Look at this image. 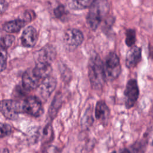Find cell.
<instances>
[{"mask_svg": "<svg viewBox=\"0 0 153 153\" xmlns=\"http://www.w3.org/2000/svg\"><path fill=\"white\" fill-rule=\"evenodd\" d=\"M56 85L57 81L54 77L48 76L44 78L38 87L41 97L45 100L49 98L55 90Z\"/></svg>", "mask_w": 153, "mask_h": 153, "instance_id": "9", "label": "cell"}, {"mask_svg": "<svg viewBox=\"0 0 153 153\" xmlns=\"http://www.w3.org/2000/svg\"><path fill=\"white\" fill-rule=\"evenodd\" d=\"M56 48L51 44H47L35 52L33 58L35 63L51 64L56 59Z\"/></svg>", "mask_w": 153, "mask_h": 153, "instance_id": "8", "label": "cell"}, {"mask_svg": "<svg viewBox=\"0 0 153 153\" xmlns=\"http://www.w3.org/2000/svg\"><path fill=\"white\" fill-rule=\"evenodd\" d=\"M62 102V96L59 94H57L55 97H54V99L51 104V106L49 109L48 114L49 116L51 119H53L57 114L59 109H60L61 105Z\"/></svg>", "mask_w": 153, "mask_h": 153, "instance_id": "17", "label": "cell"}, {"mask_svg": "<svg viewBox=\"0 0 153 153\" xmlns=\"http://www.w3.org/2000/svg\"><path fill=\"white\" fill-rule=\"evenodd\" d=\"M142 59V49L137 46H132L128 50L126 57V65L133 68L137 65Z\"/></svg>", "mask_w": 153, "mask_h": 153, "instance_id": "12", "label": "cell"}, {"mask_svg": "<svg viewBox=\"0 0 153 153\" xmlns=\"http://www.w3.org/2000/svg\"><path fill=\"white\" fill-rule=\"evenodd\" d=\"M106 81H112L117 79L121 71L118 56L114 52H110L103 63Z\"/></svg>", "mask_w": 153, "mask_h": 153, "instance_id": "3", "label": "cell"}, {"mask_svg": "<svg viewBox=\"0 0 153 153\" xmlns=\"http://www.w3.org/2000/svg\"><path fill=\"white\" fill-rule=\"evenodd\" d=\"M22 111L34 117H39L44 112L41 100L35 96L25 99L22 104Z\"/></svg>", "mask_w": 153, "mask_h": 153, "instance_id": "6", "label": "cell"}, {"mask_svg": "<svg viewBox=\"0 0 153 153\" xmlns=\"http://www.w3.org/2000/svg\"><path fill=\"white\" fill-rule=\"evenodd\" d=\"M33 73L38 77L43 79L50 76L52 68L51 64L44 63H36L35 66L32 69Z\"/></svg>", "mask_w": 153, "mask_h": 153, "instance_id": "15", "label": "cell"}, {"mask_svg": "<svg viewBox=\"0 0 153 153\" xmlns=\"http://www.w3.org/2000/svg\"><path fill=\"white\" fill-rule=\"evenodd\" d=\"M108 4L105 0H96L91 6L87 16L86 22L88 27L93 30L97 29L102 18L108 11Z\"/></svg>", "mask_w": 153, "mask_h": 153, "instance_id": "2", "label": "cell"}, {"mask_svg": "<svg viewBox=\"0 0 153 153\" xmlns=\"http://www.w3.org/2000/svg\"><path fill=\"white\" fill-rule=\"evenodd\" d=\"M139 90L137 82L135 79H130L127 82L124 95L125 106L127 109H130L136 103L139 97Z\"/></svg>", "mask_w": 153, "mask_h": 153, "instance_id": "5", "label": "cell"}, {"mask_svg": "<svg viewBox=\"0 0 153 153\" xmlns=\"http://www.w3.org/2000/svg\"><path fill=\"white\" fill-rule=\"evenodd\" d=\"M84 40V35L81 31L77 29H69L64 34L63 42L65 46L71 50L77 48Z\"/></svg>", "mask_w": 153, "mask_h": 153, "instance_id": "7", "label": "cell"}, {"mask_svg": "<svg viewBox=\"0 0 153 153\" xmlns=\"http://www.w3.org/2000/svg\"><path fill=\"white\" fill-rule=\"evenodd\" d=\"M136 40V31L132 29H128L126 32L125 42L128 47H132L134 44Z\"/></svg>", "mask_w": 153, "mask_h": 153, "instance_id": "20", "label": "cell"}, {"mask_svg": "<svg viewBox=\"0 0 153 153\" xmlns=\"http://www.w3.org/2000/svg\"><path fill=\"white\" fill-rule=\"evenodd\" d=\"M12 131L11 127L6 123H1V138H3L11 134Z\"/></svg>", "mask_w": 153, "mask_h": 153, "instance_id": "26", "label": "cell"}, {"mask_svg": "<svg viewBox=\"0 0 153 153\" xmlns=\"http://www.w3.org/2000/svg\"><path fill=\"white\" fill-rule=\"evenodd\" d=\"M147 142L143 139L142 140L137 141L133 143L128 149H125L124 150L121 151V152H144Z\"/></svg>", "mask_w": 153, "mask_h": 153, "instance_id": "18", "label": "cell"}, {"mask_svg": "<svg viewBox=\"0 0 153 153\" xmlns=\"http://www.w3.org/2000/svg\"><path fill=\"white\" fill-rule=\"evenodd\" d=\"M15 41V37L12 35H5L1 38L0 47L1 48L7 49L10 47Z\"/></svg>", "mask_w": 153, "mask_h": 153, "instance_id": "19", "label": "cell"}, {"mask_svg": "<svg viewBox=\"0 0 153 153\" xmlns=\"http://www.w3.org/2000/svg\"><path fill=\"white\" fill-rule=\"evenodd\" d=\"M41 79L38 77L33 72L32 69L26 70L22 76V85L25 90L30 91L39 87Z\"/></svg>", "mask_w": 153, "mask_h": 153, "instance_id": "10", "label": "cell"}, {"mask_svg": "<svg viewBox=\"0 0 153 153\" xmlns=\"http://www.w3.org/2000/svg\"><path fill=\"white\" fill-rule=\"evenodd\" d=\"M38 38V34L36 29L30 26L23 30L21 36V42L24 47L32 48L35 45Z\"/></svg>", "mask_w": 153, "mask_h": 153, "instance_id": "11", "label": "cell"}, {"mask_svg": "<svg viewBox=\"0 0 153 153\" xmlns=\"http://www.w3.org/2000/svg\"><path fill=\"white\" fill-rule=\"evenodd\" d=\"M7 53L6 49L1 48V72H2L7 67Z\"/></svg>", "mask_w": 153, "mask_h": 153, "instance_id": "25", "label": "cell"}, {"mask_svg": "<svg viewBox=\"0 0 153 153\" xmlns=\"http://www.w3.org/2000/svg\"><path fill=\"white\" fill-rule=\"evenodd\" d=\"M36 15L35 12L31 10H27L25 11L23 14V20L25 22H30L34 20Z\"/></svg>", "mask_w": 153, "mask_h": 153, "instance_id": "27", "label": "cell"}, {"mask_svg": "<svg viewBox=\"0 0 153 153\" xmlns=\"http://www.w3.org/2000/svg\"><path fill=\"white\" fill-rule=\"evenodd\" d=\"M53 136V129L50 124H47L43 130L42 140L43 142H47L49 140L52 139Z\"/></svg>", "mask_w": 153, "mask_h": 153, "instance_id": "23", "label": "cell"}, {"mask_svg": "<svg viewBox=\"0 0 153 153\" xmlns=\"http://www.w3.org/2000/svg\"><path fill=\"white\" fill-rule=\"evenodd\" d=\"M143 139L148 144L153 146V123L148 126L143 135Z\"/></svg>", "mask_w": 153, "mask_h": 153, "instance_id": "22", "label": "cell"}, {"mask_svg": "<svg viewBox=\"0 0 153 153\" xmlns=\"http://www.w3.org/2000/svg\"><path fill=\"white\" fill-rule=\"evenodd\" d=\"M54 14L59 19L63 20L68 14V11L63 5H59L54 9Z\"/></svg>", "mask_w": 153, "mask_h": 153, "instance_id": "21", "label": "cell"}, {"mask_svg": "<svg viewBox=\"0 0 153 153\" xmlns=\"http://www.w3.org/2000/svg\"><path fill=\"white\" fill-rule=\"evenodd\" d=\"M93 121V118L92 117V112L91 109V110H87L85 112V114L84 115V117L82 119V126H87L88 125L90 126V124H92Z\"/></svg>", "mask_w": 153, "mask_h": 153, "instance_id": "24", "label": "cell"}, {"mask_svg": "<svg viewBox=\"0 0 153 153\" xmlns=\"http://www.w3.org/2000/svg\"><path fill=\"white\" fill-rule=\"evenodd\" d=\"M25 23L23 19H16L8 21L3 25L2 29L7 33H17L25 26Z\"/></svg>", "mask_w": 153, "mask_h": 153, "instance_id": "14", "label": "cell"}, {"mask_svg": "<svg viewBox=\"0 0 153 153\" xmlns=\"http://www.w3.org/2000/svg\"><path fill=\"white\" fill-rule=\"evenodd\" d=\"M96 0H67L68 7L74 10L85 9L93 4Z\"/></svg>", "mask_w": 153, "mask_h": 153, "instance_id": "16", "label": "cell"}, {"mask_svg": "<svg viewBox=\"0 0 153 153\" xmlns=\"http://www.w3.org/2000/svg\"><path fill=\"white\" fill-rule=\"evenodd\" d=\"M8 7V4L5 0H1V11L4 13Z\"/></svg>", "mask_w": 153, "mask_h": 153, "instance_id": "28", "label": "cell"}, {"mask_svg": "<svg viewBox=\"0 0 153 153\" xmlns=\"http://www.w3.org/2000/svg\"><path fill=\"white\" fill-rule=\"evenodd\" d=\"M1 112L7 119L16 120L22 111V105L14 100H3L1 103Z\"/></svg>", "mask_w": 153, "mask_h": 153, "instance_id": "4", "label": "cell"}, {"mask_svg": "<svg viewBox=\"0 0 153 153\" xmlns=\"http://www.w3.org/2000/svg\"><path fill=\"white\" fill-rule=\"evenodd\" d=\"M110 116V110L103 100L97 102L95 108V117L103 124H106Z\"/></svg>", "mask_w": 153, "mask_h": 153, "instance_id": "13", "label": "cell"}, {"mask_svg": "<svg viewBox=\"0 0 153 153\" xmlns=\"http://www.w3.org/2000/svg\"><path fill=\"white\" fill-rule=\"evenodd\" d=\"M88 74L91 87L94 90H101L106 79L103 62L97 53H92L89 59Z\"/></svg>", "mask_w": 153, "mask_h": 153, "instance_id": "1", "label": "cell"}]
</instances>
